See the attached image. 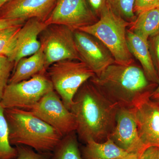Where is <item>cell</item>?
I'll return each mask as SVG.
<instances>
[{
	"instance_id": "obj_17",
	"label": "cell",
	"mask_w": 159,
	"mask_h": 159,
	"mask_svg": "<svg viewBox=\"0 0 159 159\" xmlns=\"http://www.w3.org/2000/svg\"><path fill=\"white\" fill-rule=\"evenodd\" d=\"M128 153L108 138L104 142L88 141L83 149L82 157L84 159H119Z\"/></svg>"
},
{
	"instance_id": "obj_18",
	"label": "cell",
	"mask_w": 159,
	"mask_h": 159,
	"mask_svg": "<svg viewBox=\"0 0 159 159\" xmlns=\"http://www.w3.org/2000/svg\"><path fill=\"white\" fill-rule=\"evenodd\" d=\"M129 31L145 40L159 31V8L146 10L137 15L129 26Z\"/></svg>"
},
{
	"instance_id": "obj_10",
	"label": "cell",
	"mask_w": 159,
	"mask_h": 159,
	"mask_svg": "<svg viewBox=\"0 0 159 159\" xmlns=\"http://www.w3.org/2000/svg\"><path fill=\"white\" fill-rule=\"evenodd\" d=\"M74 39L81 61L98 76L116 63L112 54L99 39L80 30L74 31Z\"/></svg>"
},
{
	"instance_id": "obj_27",
	"label": "cell",
	"mask_w": 159,
	"mask_h": 159,
	"mask_svg": "<svg viewBox=\"0 0 159 159\" xmlns=\"http://www.w3.org/2000/svg\"><path fill=\"white\" fill-rule=\"evenodd\" d=\"M92 11L98 18L101 11L106 5V0H87Z\"/></svg>"
},
{
	"instance_id": "obj_9",
	"label": "cell",
	"mask_w": 159,
	"mask_h": 159,
	"mask_svg": "<svg viewBox=\"0 0 159 159\" xmlns=\"http://www.w3.org/2000/svg\"><path fill=\"white\" fill-rule=\"evenodd\" d=\"M98 20L87 0H57L44 22L47 26L61 25L75 31L93 25Z\"/></svg>"
},
{
	"instance_id": "obj_14",
	"label": "cell",
	"mask_w": 159,
	"mask_h": 159,
	"mask_svg": "<svg viewBox=\"0 0 159 159\" xmlns=\"http://www.w3.org/2000/svg\"><path fill=\"white\" fill-rule=\"evenodd\" d=\"M48 26L44 22L36 18L26 21L19 31L15 48L8 57L14 63V68L20 60L31 56L39 50L41 44L39 36Z\"/></svg>"
},
{
	"instance_id": "obj_3",
	"label": "cell",
	"mask_w": 159,
	"mask_h": 159,
	"mask_svg": "<svg viewBox=\"0 0 159 159\" xmlns=\"http://www.w3.org/2000/svg\"><path fill=\"white\" fill-rule=\"evenodd\" d=\"M11 145H25L40 153L53 152L63 137L32 112L19 108L5 109Z\"/></svg>"
},
{
	"instance_id": "obj_34",
	"label": "cell",
	"mask_w": 159,
	"mask_h": 159,
	"mask_svg": "<svg viewBox=\"0 0 159 159\" xmlns=\"http://www.w3.org/2000/svg\"><path fill=\"white\" fill-rule=\"evenodd\" d=\"M158 104H159V103H158Z\"/></svg>"
},
{
	"instance_id": "obj_21",
	"label": "cell",
	"mask_w": 159,
	"mask_h": 159,
	"mask_svg": "<svg viewBox=\"0 0 159 159\" xmlns=\"http://www.w3.org/2000/svg\"><path fill=\"white\" fill-rule=\"evenodd\" d=\"M23 25L0 30V55L9 57L15 48L19 31Z\"/></svg>"
},
{
	"instance_id": "obj_22",
	"label": "cell",
	"mask_w": 159,
	"mask_h": 159,
	"mask_svg": "<svg viewBox=\"0 0 159 159\" xmlns=\"http://www.w3.org/2000/svg\"><path fill=\"white\" fill-rule=\"evenodd\" d=\"M106 2L115 14L126 21L132 23L136 19L134 11L135 0H106Z\"/></svg>"
},
{
	"instance_id": "obj_31",
	"label": "cell",
	"mask_w": 159,
	"mask_h": 159,
	"mask_svg": "<svg viewBox=\"0 0 159 159\" xmlns=\"http://www.w3.org/2000/svg\"><path fill=\"white\" fill-rule=\"evenodd\" d=\"M142 153H129L125 156L119 159H140V156Z\"/></svg>"
},
{
	"instance_id": "obj_19",
	"label": "cell",
	"mask_w": 159,
	"mask_h": 159,
	"mask_svg": "<svg viewBox=\"0 0 159 159\" xmlns=\"http://www.w3.org/2000/svg\"><path fill=\"white\" fill-rule=\"evenodd\" d=\"M75 132L62 138L53 152V159H84L80 151Z\"/></svg>"
},
{
	"instance_id": "obj_5",
	"label": "cell",
	"mask_w": 159,
	"mask_h": 159,
	"mask_svg": "<svg viewBox=\"0 0 159 159\" xmlns=\"http://www.w3.org/2000/svg\"><path fill=\"white\" fill-rule=\"evenodd\" d=\"M46 72L54 90L70 110L74 96L80 87L95 76L84 63L74 60L54 63Z\"/></svg>"
},
{
	"instance_id": "obj_24",
	"label": "cell",
	"mask_w": 159,
	"mask_h": 159,
	"mask_svg": "<svg viewBox=\"0 0 159 159\" xmlns=\"http://www.w3.org/2000/svg\"><path fill=\"white\" fill-rule=\"evenodd\" d=\"M17 154L14 159H50L48 155L50 153H40L25 145L16 146Z\"/></svg>"
},
{
	"instance_id": "obj_33",
	"label": "cell",
	"mask_w": 159,
	"mask_h": 159,
	"mask_svg": "<svg viewBox=\"0 0 159 159\" xmlns=\"http://www.w3.org/2000/svg\"><path fill=\"white\" fill-rule=\"evenodd\" d=\"M0 56H2V55H0Z\"/></svg>"
},
{
	"instance_id": "obj_15",
	"label": "cell",
	"mask_w": 159,
	"mask_h": 159,
	"mask_svg": "<svg viewBox=\"0 0 159 159\" xmlns=\"http://www.w3.org/2000/svg\"><path fill=\"white\" fill-rule=\"evenodd\" d=\"M126 40L129 52L141 63L148 81L159 85V76L149 51L148 41L128 29L126 31Z\"/></svg>"
},
{
	"instance_id": "obj_2",
	"label": "cell",
	"mask_w": 159,
	"mask_h": 159,
	"mask_svg": "<svg viewBox=\"0 0 159 159\" xmlns=\"http://www.w3.org/2000/svg\"><path fill=\"white\" fill-rule=\"evenodd\" d=\"M107 98L118 107H133L148 90L149 82L143 70L134 63H115L89 80Z\"/></svg>"
},
{
	"instance_id": "obj_4",
	"label": "cell",
	"mask_w": 159,
	"mask_h": 159,
	"mask_svg": "<svg viewBox=\"0 0 159 159\" xmlns=\"http://www.w3.org/2000/svg\"><path fill=\"white\" fill-rule=\"evenodd\" d=\"M131 24L115 14L107 2L98 20L79 30L90 34L102 42L110 51L116 63L130 65L134 63V60L127 45L126 31Z\"/></svg>"
},
{
	"instance_id": "obj_32",
	"label": "cell",
	"mask_w": 159,
	"mask_h": 159,
	"mask_svg": "<svg viewBox=\"0 0 159 159\" xmlns=\"http://www.w3.org/2000/svg\"><path fill=\"white\" fill-rule=\"evenodd\" d=\"M11 0H0V9L2 8L6 3L9 2Z\"/></svg>"
},
{
	"instance_id": "obj_7",
	"label": "cell",
	"mask_w": 159,
	"mask_h": 159,
	"mask_svg": "<svg viewBox=\"0 0 159 159\" xmlns=\"http://www.w3.org/2000/svg\"><path fill=\"white\" fill-rule=\"evenodd\" d=\"M40 34V43L45 55L47 70L51 65L61 61H81L74 39V31L68 27L50 25Z\"/></svg>"
},
{
	"instance_id": "obj_11",
	"label": "cell",
	"mask_w": 159,
	"mask_h": 159,
	"mask_svg": "<svg viewBox=\"0 0 159 159\" xmlns=\"http://www.w3.org/2000/svg\"><path fill=\"white\" fill-rule=\"evenodd\" d=\"M145 94L136 102L133 109L139 138L146 147L159 148V105Z\"/></svg>"
},
{
	"instance_id": "obj_25",
	"label": "cell",
	"mask_w": 159,
	"mask_h": 159,
	"mask_svg": "<svg viewBox=\"0 0 159 159\" xmlns=\"http://www.w3.org/2000/svg\"><path fill=\"white\" fill-rule=\"evenodd\" d=\"M159 6V0H135L134 11L137 15L139 13Z\"/></svg>"
},
{
	"instance_id": "obj_35",
	"label": "cell",
	"mask_w": 159,
	"mask_h": 159,
	"mask_svg": "<svg viewBox=\"0 0 159 159\" xmlns=\"http://www.w3.org/2000/svg\"><path fill=\"white\" fill-rule=\"evenodd\" d=\"M158 7H159V6H158Z\"/></svg>"
},
{
	"instance_id": "obj_28",
	"label": "cell",
	"mask_w": 159,
	"mask_h": 159,
	"mask_svg": "<svg viewBox=\"0 0 159 159\" xmlns=\"http://www.w3.org/2000/svg\"><path fill=\"white\" fill-rule=\"evenodd\" d=\"M26 20L22 19H0V30L12 27L23 25Z\"/></svg>"
},
{
	"instance_id": "obj_8",
	"label": "cell",
	"mask_w": 159,
	"mask_h": 159,
	"mask_svg": "<svg viewBox=\"0 0 159 159\" xmlns=\"http://www.w3.org/2000/svg\"><path fill=\"white\" fill-rule=\"evenodd\" d=\"M29 111L63 137L77 129L75 116L64 104L54 90L46 94Z\"/></svg>"
},
{
	"instance_id": "obj_20",
	"label": "cell",
	"mask_w": 159,
	"mask_h": 159,
	"mask_svg": "<svg viewBox=\"0 0 159 159\" xmlns=\"http://www.w3.org/2000/svg\"><path fill=\"white\" fill-rule=\"evenodd\" d=\"M4 111L0 103V159H14L17 156V149L9 141V126Z\"/></svg>"
},
{
	"instance_id": "obj_1",
	"label": "cell",
	"mask_w": 159,
	"mask_h": 159,
	"mask_svg": "<svg viewBox=\"0 0 159 159\" xmlns=\"http://www.w3.org/2000/svg\"><path fill=\"white\" fill-rule=\"evenodd\" d=\"M118 106L111 102L89 80L75 94L70 111L77 122L80 140L105 142L116 125Z\"/></svg>"
},
{
	"instance_id": "obj_6",
	"label": "cell",
	"mask_w": 159,
	"mask_h": 159,
	"mask_svg": "<svg viewBox=\"0 0 159 159\" xmlns=\"http://www.w3.org/2000/svg\"><path fill=\"white\" fill-rule=\"evenodd\" d=\"M46 73H40L20 82L9 84L0 102L3 108L29 110L46 94L54 90Z\"/></svg>"
},
{
	"instance_id": "obj_12",
	"label": "cell",
	"mask_w": 159,
	"mask_h": 159,
	"mask_svg": "<svg viewBox=\"0 0 159 159\" xmlns=\"http://www.w3.org/2000/svg\"><path fill=\"white\" fill-rule=\"evenodd\" d=\"M109 138L128 153H142L147 148L139 138L133 107H119L116 125Z\"/></svg>"
},
{
	"instance_id": "obj_30",
	"label": "cell",
	"mask_w": 159,
	"mask_h": 159,
	"mask_svg": "<svg viewBox=\"0 0 159 159\" xmlns=\"http://www.w3.org/2000/svg\"><path fill=\"white\" fill-rule=\"evenodd\" d=\"M151 99L157 103H159V84L150 95Z\"/></svg>"
},
{
	"instance_id": "obj_26",
	"label": "cell",
	"mask_w": 159,
	"mask_h": 159,
	"mask_svg": "<svg viewBox=\"0 0 159 159\" xmlns=\"http://www.w3.org/2000/svg\"><path fill=\"white\" fill-rule=\"evenodd\" d=\"M140 159H159V148L156 146L147 147L141 154Z\"/></svg>"
},
{
	"instance_id": "obj_29",
	"label": "cell",
	"mask_w": 159,
	"mask_h": 159,
	"mask_svg": "<svg viewBox=\"0 0 159 159\" xmlns=\"http://www.w3.org/2000/svg\"><path fill=\"white\" fill-rule=\"evenodd\" d=\"M155 34L156 35L154 40L155 54L157 63V64L159 67V31Z\"/></svg>"
},
{
	"instance_id": "obj_23",
	"label": "cell",
	"mask_w": 159,
	"mask_h": 159,
	"mask_svg": "<svg viewBox=\"0 0 159 159\" xmlns=\"http://www.w3.org/2000/svg\"><path fill=\"white\" fill-rule=\"evenodd\" d=\"M14 63L6 56H0V102L9 84L10 74L14 68Z\"/></svg>"
},
{
	"instance_id": "obj_13",
	"label": "cell",
	"mask_w": 159,
	"mask_h": 159,
	"mask_svg": "<svg viewBox=\"0 0 159 159\" xmlns=\"http://www.w3.org/2000/svg\"><path fill=\"white\" fill-rule=\"evenodd\" d=\"M57 0H11L0 9V19L36 18L45 22L56 5Z\"/></svg>"
},
{
	"instance_id": "obj_16",
	"label": "cell",
	"mask_w": 159,
	"mask_h": 159,
	"mask_svg": "<svg viewBox=\"0 0 159 159\" xmlns=\"http://www.w3.org/2000/svg\"><path fill=\"white\" fill-rule=\"evenodd\" d=\"M46 71L45 55L41 45L36 53L28 57L22 58L18 62L9 80V84L27 80Z\"/></svg>"
}]
</instances>
